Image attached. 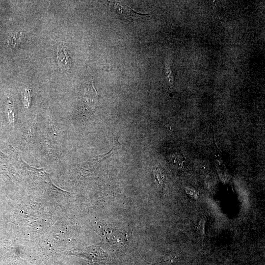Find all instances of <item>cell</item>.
<instances>
[{
    "mask_svg": "<svg viewBox=\"0 0 265 265\" xmlns=\"http://www.w3.org/2000/svg\"><path fill=\"white\" fill-rule=\"evenodd\" d=\"M25 35L23 32H17L12 34L9 38L8 45L12 49L18 48L24 38Z\"/></svg>",
    "mask_w": 265,
    "mask_h": 265,
    "instance_id": "cell-5",
    "label": "cell"
},
{
    "mask_svg": "<svg viewBox=\"0 0 265 265\" xmlns=\"http://www.w3.org/2000/svg\"><path fill=\"white\" fill-rule=\"evenodd\" d=\"M117 139H115V142L114 140L113 147L108 152L92 158L82 164V167L89 170H94L95 169L102 161L107 158L110 155L113 153L115 148L117 147L118 145H120L119 143H117Z\"/></svg>",
    "mask_w": 265,
    "mask_h": 265,
    "instance_id": "cell-2",
    "label": "cell"
},
{
    "mask_svg": "<svg viewBox=\"0 0 265 265\" xmlns=\"http://www.w3.org/2000/svg\"><path fill=\"white\" fill-rule=\"evenodd\" d=\"M98 103V96L92 81L86 88L82 99V110L88 115L91 114Z\"/></svg>",
    "mask_w": 265,
    "mask_h": 265,
    "instance_id": "cell-1",
    "label": "cell"
},
{
    "mask_svg": "<svg viewBox=\"0 0 265 265\" xmlns=\"http://www.w3.org/2000/svg\"><path fill=\"white\" fill-rule=\"evenodd\" d=\"M171 159L172 163L173 162L174 165H177V164L178 166H180L184 161L183 157L177 154L173 155L171 157Z\"/></svg>",
    "mask_w": 265,
    "mask_h": 265,
    "instance_id": "cell-10",
    "label": "cell"
},
{
    "mask_svg": "<svg viewBox=\"0 0 265 265\" xmlns=\"http://www.w3.org/2000/svg\"><path fill=\"white\" fill-rule=\"evenodd\" d=\"M111 3L114 6L116 12L126 19L133 20L139 18L141 16H148V15L140 14L121 3L112 2Z\"/></svg>",
    "mask_w": 265,
    "mask_h": 265,
    "instance_id": "cell-3",
    "label": "cell"
},
{
    "mask_svg": "<svg viewBox=\"0 0 265 265\" xmlns=\"http://www.w3.org/2000/svg\"><path fill=\"white\" fill-rule=\"evenodd\" d=\"M154 177L157 185L161 186L163 184L164 177L160 170L156 169L154 171Z\"/></svg>",
    "mask_w": 265,
    "mask_h": 265,
    "instance_id": "cell-6",
    "label": "cell"
},
{
    "mask_svg": "<svg viewBox=\"0 0 265 265\" xmlns=\"http://www.w3.org/2000/svg\"><path fill=\"white\" fill-rule=\"evenodd\" d=\"M57 60L61 70H68L71 66V60L65 48L60 47L57 52Z\"/></svg>",
    "mask_w": 265,
    "mask_h": 265,
    "instance_id": "cell-4",
    "label": "cell"
},
{
    "mask_svg": "<svg viewBox=\"0 0 265 265\" xmlns=\"http://www.w3.org/2000/svg\"><path fill=\"white\" fill-rule=\"evenodd\" d=\"M186 193L192 198L197 199L198 197V193L193 188L188 187L186 188Z\"/></svg>",
    "mask_w": 265,
    "mask_h": 265,
    "instance_id": "cell-11",
    "label": "cell"
},
{
    "mask_svg": "<svg viewBox=\"0 0 265 265\" xmlns=\"http://www.w3.org/2000/svg\"><path fill=\"white\" fill-rule=\"evenodd\" d=\"M30 90V89H26L24 95V104L25 107L26 108H28L30 106L31 101Z\"/></svg>",
    "mask_w": 265,
    "mask_h": 265,
    "instance_id": "cell-9",
    "label": "cell"
},
{
    "mask_svg": "<svg viewBox=\"0 0 265 265\" xmlns=\"http://www.w3.org/2000/svg\"><path fill=\"white\" fill-rule=\"evenodd\" d=\"M205 224L206 219L204 218H202L198 222L197 232L201 237H204L205 235Z\"/></svg>",
    "mask_w": 265,
    "mask_h": 265,
    "instance_id": "cell-7",
    "label": "cell"
},
{
    "mask_svg": "<svg viewBox=\"0 0 265 265\" xmlns=\"http://www.w3.org/2000/svg\"><path fill=\"white\" fill-rule=\"evenodd\" d=\"M8 117L10 123H14L15 121V109L14 106L10 102L8 106Z\"/></svg>",
    "mask_w": 265,
    "mask_h": 265,
    "instance_id": "cell-8",
    "label": "cell"
}]
</instances>
